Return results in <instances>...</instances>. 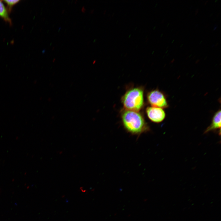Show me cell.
<instances>
[{
  "instance_id": "cell-8",
  "label": "cell",
  "mask_w": 221,
  "mask_h": 221,
  "mask_svg": "<svg viewBox=\"0 0 221 221\" xmlns=\"http://www.w3.org/2000/svg\"><path fill=\"white\" fill-rule=\"evenodd\" d=\"M81 11H82L83 12V13H85V11H86V9L85 8L84 6H83L82 7V9H81Z\"/></svg>"
},
{
  "instance_id": "cell-5",
  "label": "cell",
  "mask_w": 221,
  "mask_h": 221,
  "mask_svg": "<svg viewBox=\"0 0 221 221\" xmlns=\"http://www.w3.org/2000/svg\"><path fill=\"white\" fill-rule=\"evenodd\" d=\"M221 123V110L220 109L214 114L211 125L207 127L204 133L217 130L220 131Z\"/></svg>"
},
{
  "instance_id": "cell-13",
  "label": "cell",
  "mask_w": 221,
  "mask_h": 221,
  "mask_svg": "<svg viewBox=\"0 0 221 221\" xmlns=\"http://www.w3.org/2000/svg\"><path fill=\"white\" fill-rule=\"evenodd\" d=\"M77 1V0H75V3H76Z\"/></svg>"
},
{
  "instance_id": "cell-7",
  "label": "cell",
  "mask_w": 221,
  "mask_h": 221,
  "mask_svg": "<svg viewBox=\"0 0 221 221\" xmlns=\"http://www.w3.org/2000/svg\"><path fill=\"white\" fill-rule=\"evenodd\" d=\"M20 1L19 0H4L3 1L7 5L6 8L9 13L11 12L14 6L18 3Z\"/></svg>"
},
{
  "instance_id": "cell-12",
  "label": "cell",
  "mask_w": 221,
  "mask_h": 221,
  "mask_svg": "<svg viewBox=\"0 0 221 221\" xmlns=\"http://www.w3.org/2000/svg\"><path fill=\"white\" fill-rule=\"evenodd\" d=\"M45 49H44V50L43 51V53H44V52H45Z\"/></svg>"
},
{
  "instance_id": "cell-9",
  "label": "cell",
  "mask_w": 221,
  "mask_h": 221,
  "mask_svg": "<svg viewBox=\"0 0 221 221\" xmlns=\"http://www.w3.org/2000/svg\"><path fill=\"white\" fill-rule=\"evenodd\" d=\"M94 9H93V10H91V11H90V13H92L93 12V11H94Z\"/></svg>"
},
{
  "instance_id": "cell-17",
  "label": "cell",
  "mask_w": 221,
  "mask_h": 221,
  "mask_svg": "<svg viewBox=\"0 0 221 221\" xmlns=\"http://www.w3.org/2000/svg\"><path fill=\"white\" fill-rule=\"evenodd\" d=\"M95 61H96L95 60H94V61H93V63H94L95 62Z\"/></svg>"
},
{
  "instance_id": "cell-16",
  "label": "cell",
  "mask_w": 221,
  "mask_h": 221,
  "mask_svg": "<svg viewBox=\"0 0 221 221\" xmlns=\"http://www.w3.org/2000/svg\"><path fill=\"white\" fill-rule=\"evenodd\" d=\"M55 48V47H53L52 48V50H53Z\"/></svg>"
},
{
  "instance_id": "cell-3",
  "label": "cell",
  "mask_w": 221,
  "mask_h": 221,
  "mask_svg": "<svg viewBox=\"0 0 221 221\" xmlns=\"http://www.w3.org/2000/svg\"><path fill=\"white\" fill-rule=\"evenodd\" d=\"M147 96L148 103L152 107L163 109L167 108L169 106L166 95L157 89L149 92Z\"/></svg>"
},
{
  "instance_id": "cell-10",
  "label": "cell",
  "mask_w": 221,
  "mask_h": 221,
  "mask_svg": "<svg viewBox=\"0 0 221 221\" xmlns=\"http://www.w3.org/2000/svg\"><path fill=\"white\" fill-rule=\"evenodd\" d=\"M217 27V25H215V26L214 27V29H215Z\"/></svg>"
},
{
  "instance_id": "cell-4",
  "label": "cell",
  "mask_w": 221,
  "mask_h": 221,
  "mask_svg": "<svg viewBox=\"0 0 221 221\" xmlns=\"http://www.w3.org/2000/svg\"><path fill=\"white\" fill-rule=\"evenodd\" d=\"M146 112L149 118L155 123L162 122L166 116L165 113L163 109L154 107H149L146 110Z\"/></svg>"
},
{
  "instance_id": "cell-15",
  "label": "cell",
  "mask_w": 221,
  "mask_h": 221,
  "mask_svg": "<svg viewBox=\"0 0 221 221\" xmlns=\"http://www.w3.org/2000/svg\"><path fill=\"white\" fill-rule=\"evenodd\" d=\"M55 60V58H54L53 60V62H54Z\"/></svg>"
},
{
  "instance_id": "cell-2",
  "label": "cell",
  "mask_w": 221,
  "mask_h": 221,
  "mask_svg": "<svg viewBox=\"0 0 221 221\" xmlns=\"http://www.w3.org/2000/svg\"><path fill=\"white\" fill-rule=\"evenodd\" d=\"M144 90L141 87L128 90L122 98L125 109L138 111L144 105Z\"/></svg>"
},
{
  "instance_id": "cell-11",
  "label": "cell",
  "mask_w": 221,
  "mask_h": 221,
  "mask_svg": "<svg viewBox=\"0 0 221 221\" xmlns=\"http://www.w3.org/2000/svg\"><path fill=\"white\" fill-rule=\"evenodd\" d=\"M64 11H65V10H64V9L62 11V13H63L64 12Z\"/></svg>"
},
{
  "instance_id": "cell-6",
  "label": "cell",
  "mask_w": 221,
  "mask_h": 221,
  "mask_svg": "<svg viewBox=\"0 0 221 221\" xmlns=\"http://www.w3.org/2000/svg\"><path fill=\"white\" fill-rule=\"evenodd\" d=\"M9 13L7 8L5 7L2 2V1L0 0V17L11 25L12 24V21L9 16Z\"/></svg>"
},
{
  "instance_id": "cell-1",
  "label": "cell",
  "mask_w": 221,
  "mask_h": 221,
  "mask_svg": "<svg viewBox=\"0 0 221 221\" xmlns=\"http://www.w3.org/2000/svg\"><path fill=\"white\" fill-rule=\"evenodd\" d=\"M121 118L125 130L133 135L139 136L149 130L144 117L138 111L125 109L122 112Z\"/></svg>"
},
{
  "instance_id": "cell-14",
  "label": "cell",
  "mask_w": 221,
  "mask_h": 221,
  "mask_svg": "<svg viewBox=\"0 0 221 221\" xmlns=\"http://www.w3.org/2000/svg\"><path fill=\"white\" fill-rule=\"evenodd\" d=\"M61 28V27H59V28L58 31H59L60 30V29Z\"/></svg>"
},
{
  "instance_id": "cell-18",
  "label": "cell",
  "mask_w": 221,
  "mask_h": 221,
  "mask_svg": "<svg viewBox=\"0 0 221 221\" xmlns=\"http://www.w3.org/2000/svg\"><path fill=\"white\" fill-rule=\"evenodd\" d=\"M89 42H90V41H88V42H87V44L89 43Z\"/></svg>"
}]
</instances>
